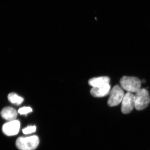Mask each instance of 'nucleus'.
<instances>
[{
	"label": "nucleus",
	"mask_w": 150,
	"mask_h": 150,
	"mask_svg": "<svg viewBox=\"0 0 150 150\" xmlns=\"http://www.w3.org/2000/svg\"><path fill=\"white\" fill-rule=\"evenodd\" d=\"M39 139L36 136L18 138L16 141L17 147L20 150H34L39 145Z\"/></svg>",
	"instance_id": "nucleus-1"
},
{
	"label": "nucleus",
	"mask_w": 150,
	"mask_h": 150,
	"mask_svg": "<svg viewBox=\"0 0 150 150\" xmlns=\"http://www.w3.org/2000/svg\"><path fill=\"white\" fill-rule=\"evenodd\" d=\"M121 88L128 92H137L141 89V81L135 77L123 76L120 80Z\"/></svg>",
	"instance_id": "nucleus-2"
},
{
	"label": "nucleus",
	"mask_w": 150,
	"mask_h": 150,
	"mask_svg": "<svg viewBox=\"0 0 150 150\" xmlns=\"http://www.w3.org/2000/svg\"><path fill=\"white\" fill-rule=\"evenodd\" d=\"M135 108L137 110H142L146 108L150 102L149 92L145 89H141L136 93Z\"/></svg>",
	"instance_id": "nucleus-3"
},
{
	"label": "nucleus",
	"mask_w": 150,
	"mask_h": 150,
	"mask_svg": "<svg viewBox=\"0 0 150 150\" xmlns=\"http://www.w3.org/2000/svg\"><path fill=\"white\" fill-rule=\"evenodd\" d=\"M123 88L118 85L115 86L110 92V95L108 101V105L111 107L118 105L122 102L124 97Z\"/></svg>",
	"instance_id": "nucleus-4"
},
{
	"label": "nucleus",
	"mask_w": 150,
	"mask_h": 150,
	"mask_svg": "<svg viewBox=\"0 0 150 150\" xmlns=\"http://www.w3.org/2000/svg\"><path fill=\"white\" fill-rule=\"evenodd\" d=\"M135 106V95L128 92L125 94L121 105V111L124 114H127L133 110Z\"/></svg>",
	"instance_id": "nucleus-5"
},
{
	"label": "nucleus",
	"mask_w": 150,
	"mask_h": 150,
	"mask_svg": "<svg viewBox=\"0 0 150 150\" xmlns=\"http://www.w3.org/2000/svg\"><path fill=\"white\" fill-rule=\"evenodd\" d=\"M20 126V122L18 120L9 121L3 126V133L8 136L16 135L19 131Z\"/></svg>",
	"instance_id": "nucleus-6"
},
{
	"label": "nucleus",
	"mask_w": 150,
	"mask_h": 150,
	"mask_svg": "<svg viewBox=\"0 0 150 150\" xmlns=\"http://www.w3.org/2000/svg\"><path fill=\"white\" fill-rule=\"evenodd\" d=\"M110 86L105 84L99 86L93 87L91 90V95L95 97H102L108 95L110 92Z\"/></svg>",
	"instance_id": "nucleus-7"
},
{
	"label": "nucleus",
	"mask_w": 150,
	"mask_h": 150,
	"mask_svg": "<svg viewBox=\"0 0 150 150\" xmlns=\"http://www.w3.org/2000/svg\"><path fill=\"white\" fill-rule=\"evenodd\" d=\"M1 114L3 118L9 121L16 120L17 116L16 110L10 107L4 108L1 111Z\"/></svg>",
	"instance_id": "nucleus-8"
},
{
	"label": "nucleus",
	"mask_w": 150,
	"mask_h": 150,
	"mask_svg": "<svg viewBox=\"0 0 150 150\" xmlns=\"http://www.w3.org/2000/svg\"><path fill=\"white\" fill-rule=\"evenodd\" d=\"M110 81V79L108 77H99L91 79L88 81V83L93 87H95L103 85L105 84L109 83Z\"/></svg>",
	"instance_id": "nucleus-9"
},
{
	"label": "nucleus",
	"mask_w": 150,
	"mask_h": 150,
	"mask_svg": "<svg viewBox=\"0 0 150 150\" xmlns=\"http://www.w3.org/2000/svg\"><path fill=\"white\" fill-rule=\"evenodd\" d=\"M8 100L11 103L17 105L21 104L23 102L24 99L21 96H19L16 93H12L9 94L8 95Z\"/></svg>",
	"instance_id": "nucleus-10"
},
{
	"label": "nucleus",
	"mask_w": 150,
	"mask_h": 150,
	"mask_svg": "<svg viewBox=\"0 0 150 150\" xmlns=\"http://www.w3.org/2000/svg\"><path fill=\"white\" fill-rule=\"evenodd\" d=\"M36 130V126H28L26 128L23 129V132L25 134H31L34 133Z\"/></svg>",
	"instance_id": "nucleus-11"
},
{
	"label": "nucleus",
	"mask_w": 150,
	"mask_h": 150,
	"mask_svg": "<svg viewBox=\"0 0 150 150\" xmlns=\"http://www.w3.org/2000/svg\"><path fill=\"white\" fill-rule=\"evenodd\" d=\"M32 112V109L30 107H23L19 109L18 112L21 115H27Z\"/></svg>",
	"instance_id": "nucleus-12"
}]
</instances>
